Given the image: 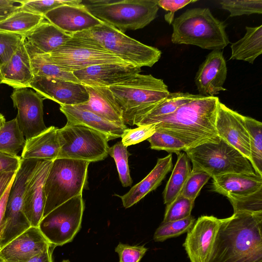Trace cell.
<instances>
[{
  "label": "cell",
  "instance_id": "obj_47",
  "mask_svg": "<svg viewBox=\"0 0 262 262\" xmlns=\"http://www.w3.org/2000/svg\"><path fill=\"white\" fill-rule=\"evenodd\" d=\"M158 7H160L169 13L164 16L165 20L171 25L174 20V12L182 9L191 3L196 2V0H156Z\"/></svg>",
  "mask_w": 262,
  "mask_h": 262
},
{
  "label": "cell",
  "instance_id": "obj_2",
  "mask_svg": "<svg viewBox=\"0 0 262 262\" xmlns=\"http://www.w3.org/2000/svg\"><path fill=\"white\" fill-rule=\"evenodd\" d=\"M219 102L217 97L198 94L153 124L156 130L179 138L188 149L205 143H216L220 140L215 128Z\"/></svg>",
  "mask_w": 262,
  "mask_h": 262
},
{
  "label": "cell",
  "instance_id": "obj_48",
  "mask_svg": "<svg viewBox=\"0 0 262 262\" xmlns=\"http://www.w3.org/2000/svg\"><path fill=\"white\" fill-rule=\"evenodd\" d=\"M21 158L0 152V173L3 172H17L18 170Z\"/></svg>",
  "mask_w": 262,
  "mask_h": 262
},
{
  "label": "cell",
  "instance_id": "obj_27",
  "mask_svg": "<svg viewBox=\"0 0 262 262\" xmlns=\"http://www.w3.org/2000/svg\"><path fill=\"white\" fill-rule=\"evenodd\" d=\"M172 156L158 159L155 167L140 182L133 186L125 194L120 196L123 206L128 208L136 204L150 192L155 190L162 183L172 166Z\"/></svg>",
  "mask_w": 262,
  "mask_h": 262
},
{
  "label": "cell",
  "instance_id": "obj_3",
  "mask_svg": "<svg viewBox=\"0 0 262 262\" xmlns=\"http://www.w3.org/2000/svg\"><path fill=\"white\" fill-rule=\"evenodd\" d=\"M109 89L121 111L124 124L130 126L137 125L170 93L162 79L150 74H137L130 80Z\"/></svg>",
  "mask_w": 262,
  "mask_h": 262
},
{
  "label": "cell",
  "instance_id": "obj_38",
  "mask_svg": "<svg viewBox=\"0 0 262 262\" xmlns=\"http://www.w3.org/2000/svg\"><path fill=\"white\" fill-rule=\"evenodd\" d=\"M108 154L115 160L119 177L123 187L132 185L133 180L130 175L128 164L129 153L127 147L121 141L118 142L110 147Z\"/></svg>",
  "mask_w": 262,
  "mask_h": 262
},
{
  "label": "cell",
  "instance_id": "obj_10",
  "mask_svg": "<svg viewBox=\"0 0 262 262\" xmlns=\"http://www.w3.org/2000/svg\"><path fill=\"white\" fill-rule=\"evenodd\" d=\"M84 203L82 194L57 207L40 221L38 228L53 247L70 243L81 228Z\"/></svg>",
  "mask_w": 262,
  "mask_h": 262
},
{
  "label": "cell",
  "instance_id": "obj_11",
  "mask_svg": "<svg viewBox=\"0 0 262 262\" xmlns=\"http://www.w3.org/2000/svg\"><path fill=\"white\" fill-rule=\"evenodd\" d=\"M44 55L52 63L71 72L94 65L124 62L102 47L74 37L51 53Z\"/></svg>",
  "mask_w": 262,
  "mask_h": 262
},
{
  "label": "cell",
  "instance_id": "obj_26",
  "mask_svg": "<svg viewBox=\"0 0 262 262\" xmlns=\"http://www.w3.org/2000/svg\"><path fill=\"white\" fill-rule=\"evenodd\" d=\"M60 110L66 117L67 123L86 126L104 134L109 140L121 137L127 128L126 125L120 126L111 122L77 105H60Z\"/></svg>",
  "mask_w": 262,
  "mask_h": 262
},
{
  "label": "cell",
  "instance_id": "obj_4",
  "mask_svg": "<svg viewBox=\"0 0 262 262\" xmlns=\"http://www.w3.org/2000/svg\"><path fill=\"white\" fill-rule=\"evenodd\" d=\"M171 24V41L174 44L221 50L230 42L226 25L214 17L208 8L187 9L174 19Z\"/></svg>",
  "mask_w": 262,
  "mask_h": 262
},
{
  "label": "cell",
  "instance_id": "obj_21",
  "mask_svg": "<svg viewBox=\"0 0 262 262\" xmlns=\"http://www.w3.org/2000/svg\"><path fill=\"white\" fill-rule=\"evenodd\" d=\"M44 17L70 35L90 30L103 23L92 15L83 3L60 6L47 13Z\"/></svg>",
  "mask_w": 262,
  "mask_h": 262
},
{
  "label": "cell",
  "instance_id": "obj_50",
  "mask_svg": "<svg viewBox=\"0 0 262 262\" xmlns=\"http://www.w3.org/2000/svg\"><path fill=\"white\" fill-rule=\"evenodd\" d=\"M13 181L10 184L4 195L0 200V238L4 231L5 224V213L6 210V206L7 203L8 197L11 186L12 184Z\"/></svg>",
  "mask_w": 262,
  "mask_h": 262
},
{
  "label": "cell",
  "instance_id": "obj_1",
  "mask_svg": "<svg viewBox=\"0 0 262 262\" xmlns=\"http://www.w3.org/2000/svg\"><path fill=\"white\" fill-rule=\"evenodd\" d=\"M206 262H262V213L222 219Z\"/></svg>",
  "mask_w": 262,
  "mask_h": 262
},
{
  "label": "cell",
  "instance_id": "obj_44",
  "mask_svg": "<svg viewBox=\"0 0 262 262\" xmlns=\"http://www.w3.org/2000/svg\"><path fill=\"white\" fill-rule=\"evenodd\" d=\"M23 37L21 35L0 31V66L10 59Z\"/></svg>",
  "mask_w": 262,
  "mask_h": 262
},
{
  "label": "cell",
  "instance_id": "obj_54",
  "mask_svg": "<svg viewBox=\"0 0 262 262\" xmlns=\"http://www.w3.org/2000/svg\"><path fill=\"white\" fill-rule=\"evenodd\" d=\"M61 262H71L69 259L63 260Z\"/></svg>",
  "mask_w": 262,
  "mask_h": 262
},
{
  "label": "cell",
  "instance_id": "obj_25",
  "mask_svg": "<svg viewBox=\"0 0 262 262\" xmlns=\"http://www.w3.org/2000/svg\"><path fill=\"white\" fill-rule=\"evenodd\" d=\"M89 100L79 107L93 112L102 118L120 126H125L122 112L108 87L85 86Z\"/></svg>",
  "mask_w": 262,
  "mask_h": 262
},
{
  "label": "cell",
  "instance_id": "obj_42",
  "mask_svg": "<svg viewBox=\"0 0 262 262\" xmlns=\"http://www.w3.org/2000/svg\"><path fill=\"white\" fill-rule=\"evenodd\" d=\"M194 202L181 194L171 203L166 205L162 223L185 219L191 215Z\"/></svg>",
  "mask_w": 262,
  "mask_h": 262
},
{
  "label": "cell",
  "instance_id": "obj_33",
  "mask_svg": "<svg viewBox=\"0 0 262 262\" xmlns=\"http://www.w3.org/2000/svg\"><path fill=\"white\" fill-rule=\"evenodd\" d=\"M25 143V138L16 118L6 121L0 128V152L17 156L23 150Z\"/></svg>",
  "mask_w": 262,
  "mask_h": 262
},
{
  "label": "cell",
  "instance_id": "obj_52",
  "mask_svg": "<svg viewBox=\"0 0 262 262\" xmlns=\"http://www.w3.org/2000/svg\"><path fill=\"white\" fill-rule=\"evenodd\" d=\"M54 248L53 246L50 247L41 253L32 258L28 262H53L52 253Z\"/></svg>",
  "mask_w": 262,
  "mask_h": 262
},
{
  "label": "cell",
  "instance_id": "obj_46",
  "mask_svg": "<svg viewBox=\"0 0 262 262\" xmlns=\"http://www.w3.org/2000/svg\"><path fill=\"white\" fill-rule=\"evenodd\" d=\"M119 262H140L147 249L144 246H130L119 243L115 248Z\"/></svg>",
  "mask_w": 262,
  "mask_h": 262
},
{
  "label": "cell",
  "instance_id": "obj_15",
  "mask_svg": "<svg viewBox=\"0 0 262 262\" xmlns=\"http://www.w3.org/2000/svg\"><path fill=\"white\" fill-rule=\"evenodd\" d=\"M30 88L45 99L52 100L60 105L81 104L89 98L85 85L60 79L34 76Z\"/></svg>",
  "mask_w": 262,
  "mask_h": 262
},
{
  "label": "cell",
  "instance_id": "obj_9",
  "mask_svg": "<svg viewBox=\"0 0 262 262\" xmlns=\"http://www.w3.org/2000/svg\"><path fill=\"white\" fill-rule=\"evenodd\" d=\"M58 136L60 146L58 158L91 163L101 161L108 155V138L86 126L67 123L58 129Z\"/></svg>",
  "mask_w": 262,
  "mask_h": 262
},
{
  "label": "cell",
  "instance_id": "obj_8",
  "mask_svg": "<svg viewBox=\"0 0 262 262\" xmlns=\"http://www.w3.org/2000/svg\"><path fill=\"white\" fill-rule=\"evenodd\" d=\"M192 163V170H202L211 178L230 173H253L249 161L238 150L220 139L185 151Z\"/></svg>",
  "mask_w": 262,
  "mask_h": 262
},
{
  "label": "cell",
  "instance_id": "obj_41",
  "mask_svg": "<svg viewBox=\"0 0 262 262\" xmlns=\"http://www.w3.org/2000/svg\"><path fill=\"white\" fill-rule=\"evenodd\" d=\"M234 213H262V189L250 195L242 197H229Z\"/></svg>",
  "mask_w": 262,
  "mask_h": 262
},
{
  "label": "cell",
  "instance_id": "obj_56",
  "mask_svg": "<svg viewBox=\"0 0 262 262\" xmlns=\"http://www.w3.org/2000/svg\"><path fill=\"white\" fill-rule=\"evenodd\" d=\"M0 262H4V261H3L2 260H1L0 259Z\"/></svg>",
  "mask_w": 262,
  "mask_h": 262
},
{
  "label": "cell",
  "instance_id": "obj_51",
  "mask_svg": "<svg viewBox=\"0 0 262 262\" xmlns=\"http://www.w3.org/2000/svg\"><path fill=\"white\" fill-rule=\"evenodd\" d=\"M16 172H3L0 173V200L7 189L13 181Z\"/></svg>",
  "mask_w": 262,
  "mask_h": 262
},
{
  "label": "cell",
  "instance_id": "obj_14",
  "mask_svg": "<svg viewBox=\"0 0 262 262\" xmlns=\"http://www.w3.org/2000/svg\"><path fill=\"white\" fill-rule=\"evenodd\" d=\"M141 72V68L125 62L94 65L73 72L85 86L111 87L123 83Z\"/></svg>",
  "mask_w": 262,
  "mask_h": 262
},
{
  "label": "cell",
  "instance_id": "obj_17",
  "mask_svg": "<svg viewBox=\"0 0 262 262\" xmlns=\"http://www.w3.org/2000/svg\"><path fill=\"white\" fill-rule=\"evenodd\" d=\"M222 219L203 215L195 221L187 232L183 244L190 262H206Z\"/></svg>",
  "mask_w": 262,
  "mask_h": 262
},
{
  "label": "cell",
  "instance_id": "obj_53",
  "mask_svg": "<svg viewBox=\"0 0 262 262\" xmlns=\"http://www.w3.org/2000/svg\"><path fill=\"white\" fill-rule=\"evenodd\" d=\"M6 122L5 118L4 116L0 114V128L4 125Z\"/></svg>",
  "mask_w": 262,
  "mask_h": 262
},
{
  "label": "cell",
  "instance_id": "obj_45",
  "mask_svg": "<svg viewBox=\"0 0 262 262\" xmlns=\"http://www.w3.org/2000/svg\"><path fill=\"white\" fill-rule=\"evenodd\" d=\"M156 132L155 124L138 126V127L126 129L122 136L123 144L127 147L147 139Z\"/></svg>",
  "mask_w": 262,
  "mask_h": 262
},
{
  "label": "cell",
  "instance_id": "obj_40",
  "mask_svg": "<svg viewBox=\"0 0 262 262\" xmlns=\"http://www.w3.org/2000/svg\"><path fill=\"white\" fill-rule=\"evenodd\" d=\"M20 2L21 10L43 16L52 9L62 5H80L82 4L81 0H29Z\"/></svg>",
  "mask_w": 262,
  "mask_h": 262
},
{
  "label": "cell",
  "instance_id": "obj_32",
  "mask_svg": "<svg viewBox=\"0 0 262 262\" xmlns=\"http://www.w3.org/2000/svg\"><path fill=\"white\" fill-rule=\"evenodd\" d=\"M44 19L43 15L20 9L0 22V31L24 36L35 29Z\"/></svg>",
  "mask_w": 262,
  "mask_h": 262
},
{
  "label": "cell",
  "instance_id": "obj_20",
  "mask_svg": "<svg viewBox=\"0 0 262 262\" xmlns=\"http://www.w3.org/2000/svg\"><path fill=\"white\" fill-rule=\"evenodd\" d=\"M226 62L221 50H212L200 66L194 82L199 95L213 97L223 88L227 77Z\"/></svg>",
  "mask_w": 262,
  "mask_h": 262
},
{
  "label": "cell",
  "instance_id": "obj_19",
  "mask_svg": "<svg viewBox=\"0 0 262 262\" xmlns=\"http://www.w3.org/2000/svg\"><path fill=\"white\" fill-rule=\"evenodd\" d=\"M52 246L38 227L31 226L0 249L4 262H28Z\"/></svg>",
  "mask_w": 262,
  "mask_h": 262
},
{
  "label": "cell",
  "instance_id": "obj_24",
  "mask_svg": "<svg viewBox=\"0 0 262 262\" xmlns=\"http://www.w3.org/2000/svg\"><path fill=\"white\" fill-rule=\"evenodd\" d=\"M212 178L213 190L227 198L246 196L262 189V176L255 172L230 173Z\"/></svg>",
  "mask_w": 262,
  "mask_h": 262
},
{
  "label": "cell",
  "instance_id": "obj_34",
  "mask_svg": "<svg viewBox=\"0 0 262 262\" xmlns=\"http://www.w3.org/2000/svg\"><path fill=\"white\" fill-rule=\"evenodd\" d=\"M244 118L249 137L250 163L254 172L262 176V123L250 117Z\"/></svg>",
  "mask_w": 262,
  "mask_h": 262
},
{
  "label": "cell",
  "instance_id": "obj_35",
  "mask_svg": "<svg viewBox=\"0 0 262 262\" xmlns=\"http://www.w3.org/2000/svg\"><path fill=\"white\" fill-rule=\"evenodd\" d=\"M28 54L34 76L57 78L80 83L73 72L61 69L48 60L44 54Z\"/></svg>",
  "mask_w": 262,
  "mask_h": 262
},
{
  "label": "cell",
  "instance_id": "obj_31",
  "mask_svg": "<svg viewBox=\"0 0 262 262\" xmlns=\"http://www.w3.org/2000/svg\"><path fill=\"white\" fill-rule=\"evenodd\" d=\"M198 95L181 92H170L165 99L147 113L137 125L153 124L158 119L173 113L179 106Z\"/></svg>",
  "mask_w": 262,
  "mask_h": 262
},
{
  "label": "cell",
  "instance_id": "obj_39",
  "mask_svg": "<svg viewBox=\"0 0 262 262\" xmlns=\"http://www.w3.org/2000/svg\"><path fill=\"white\" fill-rule=\"evenodd\" d=\"M220 4L230 12V17L262 13L261 0H222Z\"/></svg>",
  "mask_w": 262,
  "mask_h": 262
},
{
  "label": "cell",
  "instance_id": "obj_29",
  "mask_svg": "<svg viewBox=\"0 0 262 262\" xmlns=\"http://www.w3.org/2000/svg\"><path fill=\"white\" fill-rule=\"evenodd\" d=\"M246 30L244 37L231 45L230 59L244 60L253 63L262 53V25L246 27Z\"/></svg>",
  "mask_w": 262,
  "mask_h": 262
},
{
  "label": "cell",
  "instance_id": "obj_30",
  "mask_svg": "<svg viewBox=\"0 0 262 262\" xmlns=\"http://www.w3.org/2000/svg\"><path fill=\"white\" fill-rule=\"evenodd\" d=\"M163 191L164 203L166 205L179 195L189 177L191 168L190 160L186 154L180 152Z\"/></svg>",
  "mask_w": 262,
  "mask_h": 262
},
{
  "label": "cell",
  "instance_id": "obj_7",
  "mask_svg": "<svg viewBox=\"0 0 262 262\" xmlns=\"http://www.w3.org/2000/svg\"><path fill=\"white\" fill-rule=\"evenodd\" d=\"M84 5L94 17L123 33L145 27L159 10L156 0H95Z\"/></svg>",
  "mask_w": 262,
  "mask_h": 262
},
{
  "label": "cell",
  "instance_id": "obj_55",
  "mask_svg": "<svg viewBox=\"0 0 262 262\" xmlns=\"http://www.w3.org/2000/svg\"><path fill=\"white\" fill-rule=\"evenodd\" d=\"M1 81H2V78H1V73H0V84L2 83Z\"/></svg>",
  "mask_w": 262,
  "mask_h": 262
},
{
  "label": "cell",
  "instance_id": "obj_37",
  "mask_svg": "<svg viewBox=\"0 0 262 262\" xmlns=\"http://www.w3.org/2000/svg\"><path fill=\"white\" fill-rule=\"evenodd\" d=\"M147 140L152 149L178 154L188 149L186 144L179 138L163 132L156 130Z\"/></svg>",
  "mask_w": 262,
  "mask_h": 262
},
{
  "label": "cell",
  "instance_id": "obj_5",
  "mask_svg": "<svg viewBox=\"0 0 262 262\" xmlns=\"http://www.w3.org/2000/svg\"><path fill=\"white\" fill-rule=\"evenodd\" d=\"M71 35L101 47L123 61L140 68L152 67L161 56L158 49L144 45L104 23Z\"/></svg>",
  "mask_w": 262,
  "mask_h": 262
},
{
  "label": "cell",
  "instance_id": "obj_43",
  "mask_svg": "<svg viewBox=\"0 0 262 262\" xmlns=\"http://www.w3.org/2000/svg\"><path fill=\"white\" fill-rule=\"evenodd\" d=\"M211 177L202 170H192L180 194L193 202L201 189Z\"/></svg>",
  "mask_w": 262,
  "mask_h": 262
},
{
  "label": "cell",
  "instance_id": "obj_13",
  "mask_svg": "<svg viewBox=\"0 0 262 262\" xmlns=\"http://www.w3.org/2000/svg\"><path fill=\"white\" fill-rule=\"evenodd\" d=\"M10 97L17 109L16 119L26 140L47 128L43 121V97L27 88L14 89Z\"/></svg>",
  "mask_w": 262,
  "mask_h": 262
},
{
  "label": "cell",
  "instance_id": "obj_22",
  "mask_svg": "<svg viewBox=\"0 0 262 262\" xmlns=\"http://www.w3.org/2000/svg\"><path fill=\"white\" fill-rule=\"evenodd\" d=\"M71 38V35L45 19L23 36L28 53L39 54L51 53Z\"/></svg>",
  "mask_w": 262,
  "mask_h": 262
},
{
  "label": "cell",
  "instance_id": "obj_18",
  "mask_svg": "<svg viewBox=\"0 0 262 262\" xmlns=\"http://www.w3.org/2000/svg\"><path fill=\"white\" fill-rule=\"evenodd\" d=\"M52 162L40 160L26 185L23 212L31 226L38 227L43 217L46 202L45 184Z\"/></svg>",
  "mask_w": 262,
  "mask_h": 262
},
{
  "label": "cell",
  "instance_id": "obj_6",
  "mask_svg": "<svg viewBox=\"0 0 262 262\" xmlns=\"http://www.w3.org/2000/svg\"><path fill=\"white\" fill-rule=\"evenodd\" d=\"M89 162L67 158L53 161L45 184L43 217L69 200L82 194L87 186Z\"/></svg>",
  "mask_w": 262,
  "mask_h": 262
},
{
  "label": "cell",
  "instance_id": "obj_12",
  "mask_svg": "<svg viewBox=\"0 0 262 262\" xmlns=\"http://www.w3.org/2000/svg\"><path fill=\"white\" fill-rule=\"evenodd\" d=\"M40 160L21 159L8 197L6 224L0 238V249L31 227L23 212L24 193L28 181Z\"/></svg>",
  "mask_w": 262,
  "mask_h": 262
},
{
  "label": "cell",
  "instance_id": "obj_28",
  "mask_svg": "<svg viewBox=\"0 0 262 262\" xmlns=\"http://www.w3.org/2000/svg\"><path fill=\"white\" fill-rule=\"evenodd\" d=\"M58 129L51 126L40 134L26 140L21 158L51 161L57 159L60 149Z\"/></svg>",
  "mask_w": 262,
  "mask_h": 262
},
{
  "label": "cell",
  "instance_id": "obj_36",
  "mask_svg": "<svg viewBox=\"0 0 262 262\" xmlns=\"http://www.w3.org/2000/svg\"><path fill=\"white\" fill-rule=\"evenodd\" d=\"M195 222V218L189 216L180 220L162 223L154 235L155 242H163L167 239L178 236L187 232Z\"/></svg>",
  "mask_w": 262,
  "mask_h": 262
},
{
  "label": "cell",
  "instance_id": "obj_23",
  "mask_svg": "<svg viewBox=\"0 0 262 262\" xmlns=\"http://www.w3.org/2000/svg\"><path fill=\"white\" fill-rule=\"evenodd\" d=\"M0 73L2 83L7 84L14 89L30 88L34 75L23 37L10 59L0 66Z\"/></svg>",
  "mask_w": 262,
  "mask_h": 262
},
{
  "label": "cell",
  "instance_id": "obj_16",
  "mask_svg": "<svg viewBox=\"0 0 262 262\" xmlns=\"http://www.w3.org/2000/svg\"><path fill=\"white\" fill-rule=\"evenodd\" d=\"M215 128L220 139L238 150L251 162L249 137L244 116L220 101Z\"/></svg>",
  "mask_w": 262,
  "mask_h": 262
},
{
  "label": "cell",
  "instance_id": "obj_49",
  "mask_svg": "<svg viewBox=\"0 0 262 262\" xmlns=\"http://www.w3.org/2000/svg\"><path fill=\"white\" fill-rule=\"evenodd\" d=\"M20 1L0 0V22L20 9Z\"/></svg>",
  "mask_w": 262,
  "mask_h": 262
}]
</instances>
